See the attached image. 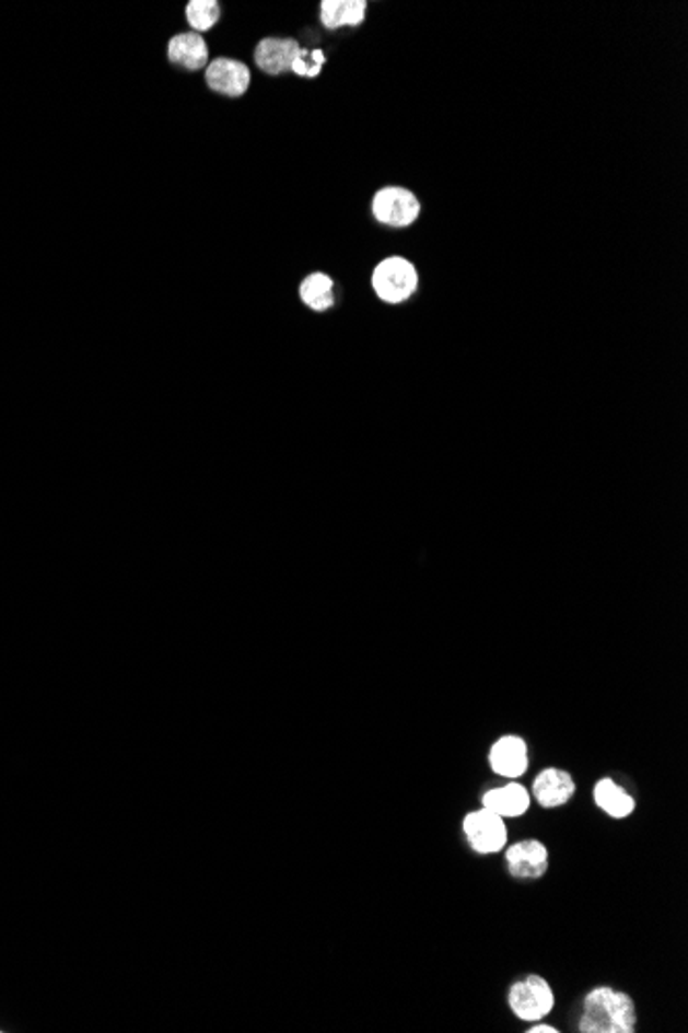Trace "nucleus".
Wrapping results in <instances>:
<instances>
[{
	"instance_id": "f257e3e1",
	"label": "nucleus",
	"mask_w": 688,
	"mask_h": 1033,
	"mask_svg": "<svg viewBox=\"0 0 688 1033\" xmlns=\"http://www.w3.org/2000/svg\"><path fill=\"white\" fill-rule=\"evenodd\" d=\"M578 1028L582 1033H635V1002L627 993L598 986L583 998V1013Z\"/></svg>"
},
{
	"instance_id": "f03ea898",
	"label": "nucleus",
	"mask_w": 688,
	"mask_h": 1033,
	"mask_svg": "<svg viewBox=\"0 0 688 1033\" xmlns=\"http://www.w3.org/2000/svg\"><path fill=\"white\" fill-rule=\"evenodd\" d=\"M419 287L417 267L405 256H388L371 272V289L384 303H403Z\"/></svg>"
},
{
	"instance_id": "7ed1b4c3",
	"label": "nucleus",
	"mask_w": 688,
	"mask_h": 1033,
	"mask_svg": "<svg viewBox=\"0 0 688 1033\" xmlns=\"http://www.w3.org/2000/svg\"><path fill=\"white\" fill-rule=\"evenodd\" d=\"M371 214L375 221L382 225L392 228V230H406L410 228L419 214H421V200L415 197L412 190L403 188V186H386L380 188L371 197Z\"/></svg>"
},
{
	"instance_id": "20e7f679",
	"label": "nucleus",
	"mask_w": 688,
	"mask_h": 1033,
	"mask_svg": "<svg viewBox=\"0 0 688 1033\" xmlns=\"http://www.w3.org/2000/svg\"><path fill=\"white\" fill-rule=\"evenodd\" d=\"M508 1005L517 1019L540 1021L552 1011L555 995L545 978L529 974L522 980L513 982L508 993Z\"/></svg>"
},
{
	"instance_id": "39448f33",
	"label": "nucleus",
	"mask_w": 688,
	"mask_h": 1033,
	"mask_svg": "<svg viewBox=\"0 0 688 1033\" xmlns=\"http://www.w3.org/2000/svg\"><path fill=\"white\" fill-rule=\"evenodd\" d=\"M207 88L228 100H242L252 85V67L231 56H217L205 69Z\"/></svg>"
},
{
	"instance_id": "423d86ee",
	"label": "nucleus",
	"mask_w": 688,
	"mask_h": 1033,
	"mask_svg": "<svg viewBox=\"0 0 688 1033\" xmlns=\"http://www.w3.org/2000/svg\"><path fill=\"white\" fill-rule=\"evenodd\" d=\"M464 834L478 855H494L508 846V827L503 817L489 809L473 811L464 817Z\"/></svg>"
},
{
	"instance_id": "0eeeda50",
	"label": "nucleus",
	"mask_w": 688,
	"mask_h": 1033,
	"mask_svg": "<svg viewBox=\"0 0 688 1033\" xmlns=\"http://www.w3.org/2000/svg\"><path fill=\"white\" fill-rule=\"evenodd\" d=\"M300 39L295 37H263L252 53V62L256 69L268 77H283L291 72L293 60L300 54Z\"/></svg>"
},
{
	"instance_id": "6e6552de",
	"label": "nucleus",
	"mask_w": 688,
	"mask_h": 1033,
	"mask_svg": "<svg viewBox=\"0 0 688 1033\" xmlns=\"http://www.w3.org/2000/svg\"><path fill=\"white\" fill-rule=\"evenodd\" d=\"M505 860L512 877L522 881H534L547 874L548 848L538 839H522L508 848Z\"/></svg>"
},
{
	"instance_id": "1a4fd4ad",
	"label": "nucleus",
	"mask_w": 688,
	"mask_h": 1033,
	"mask_svg": "<svg viewBox=\"0 0 688 1033\" xmlns=\"http://www.w3.org/2000/svg\"><path fill=\"white\" fill-rule=\"evenodd\" d=\"M165 56L172 67L188 72L205 71L211 62L207 39L195 32H184L170 37Z\"/></svg>"
},
{
	"instance_id": "9d476101",
	"label": "nucleus",
	"mask_w": 688,
	"mask_h": 1033,
	"mask_svg": "<svg viewBox=\"0 0 688 1033\" xmlns=\"http://www.w3.org/2000/svg\"><path fill=\"white\" fill-rule=\"evenodd\" d=\"M489 764L497 776L515 780L528 769V745L522 736H501L489 751Z\"/></svg>"
},
{
	"instance_id": "9b49d317",
	"label": "nucleus",
	"mask_w": 688,
	"mask_h": 1033,
	"mask_svg": "<svg viewBox=\"0 0 688 1033\" xmlns=\"http://www.w3.org/2000/svg\"><path fill=\"white\" fill-rule=\"evenodd\" d=\"M532 794H534V799L538 801L540 806H545V809H557V806L567 804V802L573 799V794H575V782H573L571 774L565 771V769L548 767V769H543V771L534 778Z\"/></svg>"
},
{
	"instance_id": "f8f14e48",
	"label": "nucleus",
	"mask_w": 688,
	"mask_h": 1033,
	"mask_svg": "<svg viewBox=\"0 0 688 1033\" xmlns=\"http://www.w3.org/2000/svg\"><path fill=\"white\" fill-rule=\"evenodd\" d=\"M368 7L370 4L365 0H326V2H319V23L328 32L359 27L368 19Z\"/></svg>"
},
{
	"instance_id": "ddd939ff",
	"label": "nucleus",
	"mask_w": 688,
	"mask_h": 1033,
	"mask_svg": "<svg viewBox=\"0 0 688 1033\" xmlns=\"http://www.w3.org/2000/svg\"><path fill=\"white\" fill-rule=\"evenodd\" d=\"M482 806L497 813L499 817H522L529 809V794L526 786L510 782V785L493 788L485 792Z\"/></svg>"
},
{
	"instance_id": "4468645a",
	"label": "nucleus",
	"mask_w": 688,
	"mask_h": 1033,
	"mask_svg": "<svg viewBox=\"0 0 688 1033\" xmlns=\"http://www.w3.org/2000/svg\"><path fill=\"white\" fill-rule=\"evenodd\" d=\"M594 802L598 804L606 815L615 820H625L635 811V799L618 786L613 778H602L600 782L594 786Z\"/></svg>"
},
{
	"instance_id": "2eb2a0df",
	"label": "nucleus",
	"mask_w": 688,
	"mask_h": 1033,
	"mask_svg": "<svg viewBox=\"0 0 688 1033\" xmlns=\"http://www.w3.org/2000/svg\"><path fill=\"white\" fill-rule=\"evenodd\" d=\"M300 300L314 312H328L335 305V281L326 272H312L300 283Z\"/></svg>"
},
{
	"instance_id": "dca6fc26",
	"label": "nucleus",
	"mask_w": 688,
	"mask_h": 1033,
	"mask_svg": "<svg viewBox=\"0 0 688 1033\" xmlns=\"http://www.w3.org/2000/svg\"><path fill=\"white\" fill-rule=\"evenodd\" d=\"M221 4L217 0H190L184 7V19L190 32L209 34L221 21Z\"/></svg>"
},
{
	"instance_id": "f3484780",
	"label": "nucleus",
	"mask_w": 688,
	"mask_h": 1033,
	"mask_svg": "<svg viewBox=\"0 0 688 1033\" xmlns=\"http://www.w3.org/2000/svg\"><path fill=\"white\" fill-rule=\"evenodd\" d=\"M326 62H328V54L324 53L322 48H314V50H312V48H303V46H301L298 58L293 60L291 72H293L295 77H300V79L314 81V79H318L322 71H324Z\"/></svg>"
},
{
	"instance_id": "a211bd4d",
	"label": "nucleus",
	"mask_w": 688,
	"mask_h": 1033,
	"mask_svg": "<svg viewBox=\"0 0 688 1033\" xmlns=\"http://www.w3.org/2000/svg\"><path fill=\"white\" fill-rule=\"evenodd\" d=\"M528 1033H559V1030L552 1028V1025H547V1023H538V1025L529 1028Z\"/></svg>"
}]
</instances>
